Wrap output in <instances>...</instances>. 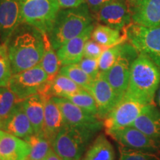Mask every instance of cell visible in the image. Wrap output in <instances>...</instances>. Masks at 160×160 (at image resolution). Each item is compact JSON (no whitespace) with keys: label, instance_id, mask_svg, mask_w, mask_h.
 Listing matches in <instances>:
<instances>
[{"label":"cell","instance_id":"cell-1","mask_svg":"<svg viewBox=\"0 0 160 160\" xmlns=\"http://www.w3.org/2000/svg\"><path fill=\"white\" fill-rule=\"evenodd\" d=\"M5 45L13 74L39 65L45 52L43 33L25 23L13 31Z\"/></svg>","mask_w":160,"mask_h":160},{"label":"cell","instance_id":"cell-2","mask_svg":"<svg viewBox=\"0 0 160 160\" xmlns=\"http://www.w3.org/2000/svg\"><path fill=\"white\" fill-rule=\"evenodd\" d=\"M160 86V69L145 55L139 53L131 64L128 88L125 96L145 105L154 104Z\"/></svg>","mask_w":160,"mask_h":160},{"label":"cell","instance_id":"cell-3","mask_svg":"<svg viewBox=\"0 0 160 160\" xmlns=\"http://www.w3.org/2000/svg\"><path fill=\"white\" fill-rule=\"evenodd\" d=\"M93 13L87 3L73 8L60 9L48 37L56 51L64 44L81 34L93 23Z\"/></svg>","mask_w":160,"mask_h":160},{"label":"cell","instance_id":"cell-4","mask_svg":"<svg viewBox=\"0 0 160 160\" xmlns=\"http://www.w3.org/2000/svg\"><path fill=\"white\" fill-rule=\"evenodd\" d=\"M60 9L58 0H21L22 22L46 34L51 31Z\"/></svg>","mask_w":160,"mask_h":160},{"label":"cell","instance_id":"cell-5","mask_svg":"<svg viewBox=\"0 0 160 160\" xmlns=\"http://www.w3.org/2000/svg\"><path fill=\"white\" fill-rule=\"evenodd\" d=\"M94 132L65 125L52 142V148L62 160H81Z\"/></svg>","mask_w":160,"mask_h":160},{"label":"cell","instance_id":"cell-6","mask_svg":"<svg viewBox=\"0 0 160 160\" xmlns=\"http://www.w3.org/2000/svg\"><path fill=\"white\" fill-rule=\"evenodd\" d=\"M122 32L138 53L148 57L160 69V26L146 28L131 22Z\"/></svg>","mask_w":160,"mask_h":160},{"label":"cell","instance_id":"cell-7","mask_svg":"<svg viewBox=\"0 0 160 160\" xmlns=\"http://www.w3.org/2000/svg\"><path fill=\"white\" fill-rule=\"evenodd\" d=\"M139 53L128 42L122 44L121 54L116 63L105 73H99L108 82L116 94L121 99L128 88L131 64Z\"/></svg>","mask_w":160,"mask_h":160},{"label":"cell","instance_id":"cell-8","mask_svg":"<svg viewBox=\"0 0 160 160\" xmlns=\"http://www.w3.org/2000/svg\"><path fill=\"white\" fill-rule=\"evenodd\" d=\"M48 82V77L39 65L12 75L8 87L22 102L31 96L42 93Z\"/></svg>","mask_w":160,"mask_h":160},{"label":"cell","instance_id":"cell-9","mask_svg":"<svg viewBox=\"0 0 160 160\" xmlns=\"http://www.w3.org/2000/svg\"><path fill=\"white\" fill-rule=\"evenodd\" d=\"M148 105L124 96L103 121L106 133L132 126Z\"/></svg>","mask_w":160,"mask_h":160},{"label":"cell","instance_id":"cell-10","mask_svg":"<svg viewBox=\"0 0 160 160\" xmlns=\"http://www.w3.org/2000/svg\"><path fill=\"white\" fill-rule=\"evenodd\" d=\"M62 113L65 125L80 129L88 130L96 133L103 125L97 116L84 111L66 98L53 97Z\"/></svg>","mask_w":160,"mask_h":160},{"label":"cell","instance_id":"cell-11","mask_svg":"<svg viewBox=\"0 0 160 160\" xmlns=\"http://www.w3.org/2000/svg\"><path fill=\"white\" fill-rule=\"evenodd\" d=\"M112 139L128 148L136 151L160 153V145L154 140L133 126L124 128L108 133Z\"/></svg>","mask_w":160,"mask_h":160},{"label":"cell","instance_id":"cell-12","mask_svg":"<svg viewBox=\"0 0 160 160\" xmlns=\"http://www.w3.org/2000/svg\"><path fill=\"white\" fill-rule=\"evenodd\" d=\"M94 15L102 25L121 31L132 22L128 0H114L103 6Z\"/></svg>","mask_w":160,"mask_h":160},{"label":"cell","instance_id":"cell-13","mask_svg":"<svg viewBox=\"0 0 160 160\" xmlns=\"http://www.w3.org/2000/svg\"><path fill=\"white\" fill-rule=\"evenodd\" d=\"M132 22L146 28L160 26V0H128Z\"/></svg>","mask_w":160,"mask_h":160},{"label":"cell","instance_id":"cell-14","mask_svg":"<svg viewBox=\"0 0 160 160\" xmlns=\"http://www.w3.org/2000/svg\"><path fill=\"white\" fill-rule=\"evenodd\" d=\"M22 22L21 0H0V39L5 44Z\"/></svg>","mask_w":160,"mask_h":160},{"label":"cell","instance_id":"cell-15","mask_svg":"<svg viewBox=\"0 0 160 160\" xmlns=\"http://www.w3.org/2000/svg\"><path fill=\"white\" fill-rule=\"evenodd\" d=\"M98 108V117L104 119L119 102V99L108 82L99 74L93 80L90 90Z\"/></svg>","mask_w":160,"mask_h":160},{"label":"cell","instance_id":"cell-16","mask_svg":"<svg viewBox=\"0 0 160 160\" xmlns=\"http://www.w3.org/2000/svg\"><path fill=\"white\" fill-rule=\"evenodd\" d=\"M94 25L87 28L81 34L64 44L57 50V53L62 66L78 64L84 57L86 42L91 38Z\"/></svg>","mask_w":160,"mask_h":160},{"label":"cell","instance_id":"cell-17","mask_svg":"<svg viewBox=\"0 0 160 160\" xmlns=\"http://www.w3.org/2000/svg\"><path fill=\"white\" fill-rule=\"evenodd\" d=\"M45 99L43 135L50 142H53L59 132L66 125L62 113L53 97L48 94H41Z\"/></svg>","mask_w":160,"mask_h":160},{"label":"cell","instance_id":"cell-18","mask_svg":"<svg viewBox=\"0 0 160 160\" xmlns=\"http://www.w3.org/2000/svg\"><path fill=\"white\" fill-rule=\"evenodd\" d=\"M29 153L27 142L0 129V159L25 160Z\"/></svg>","mask_w":160,"mask_h":160},{"label":"cell","instance_id":"cell-19","mask_svg":"<svg viewBox=\"0 0 160 160\" xmlns=\"http://www.w3.org/2000/svg\"><path fill=\"white\" fill-rule=\"evenodd\" d=\"M132 126L143 132L160 145V109L154 104L146 106Z\"/></svg>","mask_w":160,"mask_h":160},{"label":"cell","instance_id":"cell-20","mask_svg":"<svg viewBox=\"0 0 160 160\" xmlns=\"http://www.w3.org/2000/svg\"><path fill=\"white\" fill-rule=\"evenodd\" d=\"M2 130L22 139L34 133L31 122L24 111L22 102L4 122Z\"/></svg>","mask_w":160,"mask_h":160},{"label":"cell","instance_id":"cell-21","mask_svg":"<svg viewBox=\"0 0 160 160\" xmlns=\"http://www.w3.org/2000/svg\"><path fill=\"white\" fill-rule=\"evenodd\" d=\"M24 111L28 117L34 133H43L45 117V99L39 93L34 94L22 102Z\"/></svg>","mask_w":160,"mask_h":160},{"label":"cell","instance_id":"cell-22","mask_svg":"<svg viewBox=\"0 0 160 160\" xmlns=\"http://www.w3.org/2000/svg\"><path fill=\"white\" fill-rule=\"evenodd\" d=\"M82 89L83 88L68 77L59 73L54 79L47 83L45 88L39 94H48L53 97L67 98Z\"/></svg>","mask_w":160,"mask_h":160},{"label":"cell","instance_id":"cell-23","mask_svg":"<svg viewBox=\"0 0 160 160\" xmlns=\"http://www.w3.org/2000/svg\"><path fill=\"white\" fill-rule=\"evenodd\" d=\"M81 160H115L113 145L104 134L96 138Z\"/></svg>","mask_w":160,"mask_h":160},{"label":"cell","instance_id":"cell-24","mask_svg":"<svg viewBox=\"0 0 160 160\" xmlns=\"http://www.w3.org/2000/svg\"><path fill=\"white\" fill-rule=\"evenodd\" d=\"M91 39L106 48L127 42L124 33L122 34L121 31L102 24L94 26Z\"/></svg>","mask_w":160,"mask_h":160},{"label":"cell","instance_id":"cell-25","mask_svg":"<svg viewBox=\"0 0 160 160\" xmlns=\"http://www.w3.org/2000/svg\"><path fill=\"white\" fill-rule=\"evenodd\" d=\"M45 41V52L39 65L47 73L48 82L53 80L59 74L62 65L58 58L57 51L52 46L48 34L43 33Z\"/></svg>","mask_w":160,"mask_h":160},{"label":"cell","instance_id":"cell-26","mask_svg":"<svg viewBox=\"0 0 160 160\" xmlns=\"http://www.w3.org/2000/svg\"><path fill=\"white\" fill-rule=\"evenodd\" d=\"M24 140L30 146V153L25 160H42L52 148L51 143L46 139L43 133H33Z\"/></svg>","mask_w":160,"mask_h":160},{"label":"cell","instance_id":"cell-27","mask_svg":"<svg viewBox=\"0 0 160 160\" xmlns=\"http://www.w3.org/2000/svg\"><path fill=\"white\" fill-rule=\"evenodd\" d=\"M59 73L66 76L82 88L90 92L93 79H92L78 64L62 66Z\"/></svg>","mask_w":160,"mask_h":160},{"label":"cell","instance_id":"cell-28","mask_svg":"<svg viewBox=\"0 0 160 160\" xmlns=\"http://www.w3.org/2000/svg\"><path fill=\"white\" fill-rule=\"evenodd\" d=\"M21 102L8 87H0V119L2 124Z\"/></svg>","mask_w":160,"mask_h":160},{"label":"cell","instance_id":"cell-29","mask_svg":"<svg viewBox=\"0 0 160 160\" xmlns=\"http://www.w3.org/2000/svg\"><path fill=\"white\" fill-rule=\"evenodd\" d=\"M66 99H69L70 101L75 104L76 105H77L78 107L83 109L84 111L98 117V108L97 103H96L93 95L89 91H86L85 89H82L71 96H69Z\"/></svg>","mask_w":160,"mask_h":160},{"label":"cell","instance_id":"cell-30","mask_svg":"<svg viewBox=\"0 0 160 160\" xmlns=\"http://www.w3.org/2000/svg\"><path fill=\"white\" fill-rule=\"evenodd\" d=\"M123 43H120L117 45L110 47L102 53V55L98 59L100 73L107 72L116 63L118 58L121 54Z\"/></svg>","mask_w":160,"mask_h":160},{"label":"cell","instance_id":"cell-31","mask_svg":"<svg viewBox=\"0 0 160 160\" xmlns=\"http://www.w3.org/2000/svg\"><path fill=\"white\" fill-rule=\"evenodd\" d=\"M13 75L8 48L5 44L0 45V87H8Z\"/></svg>","mask_w":160,"mask_h":160},{"label":"cell","instance_id":"cell-32","mask_svg":"<svg viewBox=\"0 0 160 160\" xmlns=\"http://www.w3.org/2000/svg\"><path fill=\"white\" fill-rule=\"evenodd\" d=\"M119 160H160V153L136 151L119 146Z\"/></svg>","mask_w":160,"mask_h":160},{"label":"cell","instance_id":"cell-33","mask_svg":"<svg viewBox=\"0 0 160 160\" xmlns=\"http://www.w3.org/2000/svg\"><path fill=\"white\" fill-rule=\"evenodd\" d=\"M78 65L92 79L94 80L99 76L100 73L98 59L84 57L78 63Z\"/></svg>","mask_w":160,"mask_h":160},{"label":"cell","instance_id":"cell-34","mask_svg":"<svg viewBox=\"0 0 160 160\" xmlns=\"http://www.w3.org/2000/svg\"><path fill=\"white\" fill-rule=\"evenodd\" d=\"M106 49H107L106 48L99 45V43H97V42H95L91 38L85 45L84 57L99 59L100 56Z\"/></svg>","mask_w":160,"mask_h":160},{"label":"cell","instance_id":"cell-35","mask_svg":"<svg viewBox=\"0 0 160 160\" xmlns=\"http://www.w3.org/2000/svg\"><path fill=\"white\" fill-rule=\"evenodd\" d=\"M85 1L91 13L95 14L103 6L114 0H85Z\"/></svg>","mask_w":160,"mask_h":160},{"label":"cell","instance_id":"cell-36","mask_svg":"<svg viewBox=\"0 0 160 160\" xmlns=\"http://www.w3.org/2000/svg\"><path fill=\"white\" fill-rule=\"evenodd\" d=\"M59 7L61 9L73 8L82 5L85 3V0H58Z\"/></svg>","mask_w":160,"mask_h":160},{"label":"cell","instance_id":"cell-37","mask_svg":"<svg viewBox=\"0 0 160 160\" xmlns=\"http://www.w3.org/2000/svg\"><path fill=\"white\" fill-rule=\"evenodd\" d=\"M42 160H62V158L60 157L59 155H57V153H56V152L53 151V148H51L49 151L47 156H46Z\"/></svg>","mask_w":160,"mask_h":160},{"label":"cell","instance_id":"cell-38","mask_svg":"<svg viewBox=\"0 0 160 160\" xmlns=\"http://www.w3.org/2000/svg\"><path fill=\"white\" fill-rule=\"evenodd\" d=\"M155 102H156V104H157V105L158 106V108L160 109V86L159 89H158L157 95H156Z\"/></svg>","mask_w":160,"mask_h":160},{"label":"cell","instance_id":"cell-39","mask_svg":"<svg viewBox=\"0 0 160 160\" xmlns=\"http://www.w3.org/2000/svg\"><path fill=\"white\" fill-rule=\"evenodd\" d=\"M0 129H2V122L1 119H0Z\"/></svg>","mask_w":160,"mask_h":160},{"label":"cell","instance_id":"cell-40","mask_svg":"<svg viewBox=\"0 0 160 160\" xmlns=\"http://www.w3.org/2000/svg\"><path fill=\"white\" fill-rule=\"evenodd\" d=\"M1 44H2V42H1V39H0V45H1Z\"/></svg>","mask_w":160,"mask_h":160},{"label":"cell","instance_id":"cell-41","mask_svg":"<svg viewBox=\"0 0 160 160\" xmlns=\"http://www.w3.org/2000/svg\"><path fill=\"white\" fill-rule=\"evenodd\" d=\"M0 160H1V159H0Z\"/></svg>","mask_w":160,"mask_h":160}]
</instances>
